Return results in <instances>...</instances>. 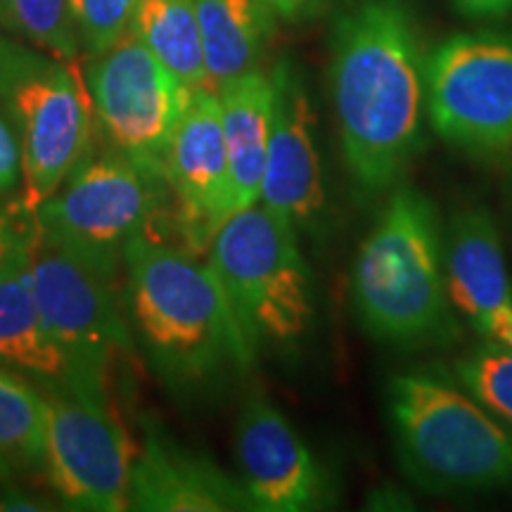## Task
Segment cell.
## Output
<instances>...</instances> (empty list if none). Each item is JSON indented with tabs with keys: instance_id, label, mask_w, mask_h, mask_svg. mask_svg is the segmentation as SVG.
<instances>
[{
	"instance_id": "1",
	"label": "cell",
	"mask_w": 512,
	"mask_h": 512,
	"mask_svg": "<svg viewBox=\"0 0 512 512\" xmlns=\"http://www.w3.org/2000/svg\"><path fill=\"white\" fill-rule=\"evenodd\" d=\"M330 91L351 178L389 190L422 143L425 107L418 36L399 0H368L337 19Z\"/></svg>"
},
{
	"instance_id": "29",
	"label": "cell",
	"mask_w": 512,
	"mask_h": 512,
	"mask_svg": "<svg viewBox=\"0 0 512 512\" xmlns=\"http://www.w3.org/2000/svg\"><path fill=\"white\" fill-rule=\"evenodd\" d=\"M486 339L501 344L508 351H512V304L505 306L503 311H498L494 318L489 320L486 330L482 332Z\"/></svg>"
},
{
	"instance_id": "11",
	"label": "cell",
	"mask_w": 512,
	"mask_h": 512,
	"mask_svg": "<svg viewBox=\"0 0 512 512\" xmlns=\"http://www.w3.org/2000/svg\"><path fill=\"white\" fill-rule=\"evenodd\" d=\"M43 470L72 510L121 512L131 494L133 448L107 403L55 387L46 392Z\"/></svg>"
},
{
	"instance_id": "21",
	"label": "cell",
	"mask_w": 512,
	"mask_h": 512,
	"mask_svg": "<svg viewBox=\"0 0 512 512\" xmlns=\"http://www.w3.org/2000/svg\"><path fill=\"white\" fill-rule=\"evenodd\" d=\"M46 415V392L0 366V472L17 475L43 467Z\"/></svg>"
},
{
	"instance_id": "26",
	"label": "cell",
	"mask_w": 512,
	"mask_h": 512,
	"mask_svg": "<svg viewBox=\"0 0 512 512\" xmlns=\"http://www.w3.org/2000/svg\"><path fill=\"white\" fill-rule=\"evenodd\" d=\"M22 181V157L8 114L0 110V197L19 190Z\"/></svg>"
},
{
	"instance_id": "28",
	"label": "cell",
	"mask_w": 512,
	"mask_h": 512,
	"mask_svg": "<svg viewBox=\"0 0 512 512\" xmlns=\"http://www.w3.org/2000/svg\"><path fill=\"white\" fill-rule=\"evenodd\" d=\"M465 17H503L512 12V0H453Z\"/></svg>"
},
{
	"instance_id": "5",
	"label": "cell",
	"mask_w": 512,
	"mask_h": 512,
	"mask_svg": "<svg viewBox=\"0 0 512 512\" xmlns=\"http://www.w3.org/2000/svg\"><path fill=\"white\" fill-rule=\"evenodd\" d=\"M207 261L252 351L309 332L313 283L299 233L259 202L216 230Z\"/></svg>"
},
{
	"instance_id": "23",
	"label": "cell",
	"mask_w": 512,
	"mask_h": 512,
	"mask_svg": "<svg viewBox=\"0 0 512 512\" xmlns=\"http://www.w3.org/2000/svg\"><path fill=\"white\" fill-rule=\"evenodd\" d=\"M463 387L489 413L512 427V351L491 342L456 363Z\"/></svg>"
},
{
	"instance_id": "24",
	"label": "cell",
	"mask_w": 512,
	"mask_h": 512,
	"mask_svg": "<svg viewBox=\"0 0 512 512\" xmlns=\"http://www.w3.org/2000/svg\"><path fill=\"white\" fill-rule=\"evenodd\" d=\"M136 3L138 0H69L76 36L88 57L105 53L131 31Z\"/></svg>"
},
{
	"instance_id": "27",
	"label": "cell",
	"mask_w": 512,
	"mask_h": 512,
	"mask_svg": "<svg viewBox=\"0 0 512 512\" xmlns=\"http://www.w3.org/2000/svg\"><path fill=\"white\" fill-rule=\"evenodd\" d=\"M275 12L278 19H287V22H299V19H309L323 8L325 0H264Z\"/></svg>"
},
{
	"instance_id": "2",
	"label": "cell",
	"mask_w": 512,
	"mask_h": 512,
	"mask_svg": "<svg viewBox=\"0 0 512 512\" xmlns=\"http://www.w3.org/2000/svg\"><path fill=\"white\" fill-rule=\"evenodd\" d=\"M121 268L133 337L166 384L192 387L252 363L254 351L209 261L147 228L128 240Z\"/></svg>"
},
{
	"instance_id": "19",
	"label": "cell",
	"mask_w": 512,
	"mask_h": 512,
	"mask_svg": "<svg viewBox=\"0 0 512 512\" xmlns=\"http://www.w3.org/2000/svg\"><path fill=\"white\" fill-rule=\"evenodd\" d=\"M207 88L261 69L275 31V12L264 0H195Z\"/></svg>"
},
{
	"instance_id": "25",
	"label": "cell",
	"mask_w": 512,
	"mask_h": 512,
	"mask_svg": "<svg viewBox=\"0 0 512 512\" xmlns=\"http://www.w3.org/2000/svg\"><path fill=\"white\" fill-rule=\"evenodd\" d=\"M36 216L22 200H0V273L31 252L36 242Z\"/></svg>"
},
{
	"instance_id": "17",
	"label": "cell",
	"mask_w": 512,
	"mask_h": 512,
	"mask_svg": "<svg viewBox=\"0 0 512 512\" xmlns=\"http://www.w3.org/2000/svg\"><path fill=\"white\" fill-rule=\"evenodd\" d=\"M235 211L259 202L273 124V76L256 69L219 91Z\"/></svg>"
},
{
	"instance_id": "16",
	"label": "cell",
	"mask_w": 512,
	"mask_h": 512,
	"mask_svg": "<svg viewBox=\"0 0 512 512\" xmlns=\"http://www.w3.org/2000/svg\"><path fill=\"white\" fill-rule=\"evenodd\" d=\"M444 256L448 302L484 332L489 320L512 304L501 233L489 211L482 207L458 211L448 228Z\"/></svg>"
},
{
	"instance_id": "15",
	"label": "cell",
	"mask_w": 512,
	"mask_h": 512,
	"mask_svg": "<svg viewBox=\"0 0 512 512\" xmlns=\"http://www.w3.org/2000/svg\"><path fill=\"white\" fill-rule=\"evenodd\" d=\"M128 510L138 512H223L252 510L242 484L230 482L209 458L166 437L152 422L143 425V444L133 453Z\"/></svg>"
},
{
	"instance_id": "14",
	"label": "cell",
	"mask_w": 512,
	"mask_h": 512,
	"mask_svg": "<svg viewBox=\"0 0 512 512\" xmlns=\"http://www.w3.org/2000/svg\"><path fill=\"white\" fill-rule=\"evenodd\" d=\"M242 489L252 510L304 512L325 498V479L311 451L271 401H247L235 432Z\"/></svg>"
},
{
	"instance_id": "10",
	"label": "cell",
	"mask_w": 512,
	"mask_h": 512,
	"mask_svg": "<svg viewBox=\"0 0 512 512\" xmlns=\"http://www.w3.org/2000/svg\"><path fill=\"white\" fill-rule=\"evenodd\" d=\"M430 124L472 155L512 150V38L460 34L425 64Z\"/></svg>"
},
{
	"instance_id": "7",
	"label": "cell",
	"mask_w": 512,
	"mask_h": 512,
	"mask_svg": "<svg viewBox=\"0 0 512 512\" xmlns=\"http://www.w3.org/2000/svg\"><path fill=\"white\" fill-rule=\"evenodd\" d=\"M0 110L22 157L19 200L36 211L91 147V93L74 64L22 43L0 72Z\"/></svg>"
},
{
	"instance_id": "12",
	"label": "cell",
	"mask_w": 512,
	"mask_h": 512,
	"mask_svg": "<svg viewBox=\"0 0 512 512\" xmlns=\"http://www.w3.org/2000/svg\"><path fill=\"white\" fill-rule=\"evenodd\" d=\"M174 228L192 254H207L216 230L235 214L219 93L197 88L171 138L164 171Z\"/></svg>"
},
{
	"instance_id": "3",
	"label": "cell",
	"mask_w": 512,
	"mask_h": 512,
	"mask_svg": "<svg viewBox=\"0 0 512 512\" xmlns=\"http://www.w3.org/2000/svg\"><path fill=\"white\" fill-rule=\"evenodd\" d=\"M439 219L413 188L392 192L354 266V302L380 342L418 344L448 328Z\"/></svg>"
},
{
	"instance_id": "20",
	"label": "cell",
	"mask_w": 512,
	"mask_h": 512,
	"mask_svg": "<svg viewBox=\"0 0 512 512\" xmlns=\"http://www.w3.org/2000/svg\"><path fill=\"white\" fill-rule=\"evenodd\" d=\"M131 31L188 91L207 88L195 0H138Z\"/></svg>"
},
{
	"instance_id": "22",
	"label": "cell",
	"mask_w": 512,
	"mask_h": 512,
	"mask_svg": "<svg viewBox=\"0 0 512 512\" xmlns=\"http://www.w3.org/2000/svg\"><path fill=\"white\" fill-rule=\"evenodd\" d=\"M0 24L55 60L74 64L81 53L69 0H0Z\"/></svg>"
},
{
	"instance_id": "8",
	"label": "cell",
	"mask_w": 512,
	"mask_h": 512,
	"mask_svg": "<svg viewBox=\"0 0 512 512\" xmlns=\"http://www.w3.org/2000/svg\"><path fill=\"white\" fill-rule=\"evenodd\" d=\"M29 275L43 323L67 361V389L110 406V370L136 344L117 278L91 271L38 235Z\"/></svg>"
},
{
	"instance_id": "9",
	"label": "cell",
	"mask_w": 512,
	"mask_h": 512,
	"mask_svg": "<svg viewBox=\"0 0 512 512\" xmlns=\"http://www.w3.org/2000/svg\"><path fill=\"white\" fill-rule=\"evenodd\" d=\"M86 86L105 143L166 185V155L192 91L133 31L91 57Z\"/></svg>"
},
{
	"instance_id": "6",
	"label": "cell",
	"mask_w": 512,
	"mask_h": 512,
	"mask_svg": "<svg viewBox=\"0 0 512 512\" xmlns=\"http://www.w3.org/2000/svg\"><path fill=\"white\" fill-rule=\"evenodd\" d=\"M164 195L166 185L112 145H91L36 207L38 238L95 273L119 278L128 240L152 226Z\"/></svg>"
},
{
	"instance_id": "31",
	"label": "cell",
	"mask_w": 512,
	"mask_h": 512,
	"mask_svg": "<svg viewBox=\"0 0 512 512\" xmlns=\"http://www.w3.org/2000/svg\"><path fill=\"white\" fill-rule=\"evenodd\" d=\"M19 46H22V43L12 41L8 31H5L3 24H0V72H3L5 64H8V62L12 60V55L17 53Z\"/></svg>"
},
{
	"instance_id": "13",
	"label": "cell",
	"mask_w": 512,
	"mask_h": 512,
	"mask_svg": "<svg viewBox=\"0 0 512 512\" xmlns=\"http://www.w3.org/2000/svg\"><path fill=\"white\" fill-rule=\"evenodd\" d=\"M273 124L259 204L297 233L309 230L325 207V185L316 147V112L290 64L271 72Z\"/></svg>"
},
{
	"instance_id": "30",
	"label": "cell",
	"mask_w": 512,
	"mask_h": 512,
	"mask_svg": "<svg viewBox=\"0 0 512 512\" xmlns=\"http://www.w3.org/2000/svg\"><path fill=\"white\" fill-rule=\"evenodd\" d=\"M0 510H48V505H41L36 496L27 494L19 486H8V491L0 496Z\"/></svg>"
},
{
	"instance_id": "4",
	"label": "cell",
	"mask_w": 512,
	"mask_h": 512,
	"mask_svg": "<svg viewBox=\"0 0 512 512\" xmlns=\"http://www.w3.org/2000/svg\"><path fill=\"white\" fill-rule=\"evenodd\" d=\"M401 463L439 494L512 484V434L470 392L425 373L394 375L387 387Z\"/></svg>"
},
{
	"instance_id": "18",
	"label": "cell",
	"mask_w": 512,
	"mask_h": 512,
	"mask_svg": "<svg viewBox=\"0 0 512 512\" xmlns=\"http://www.w3.org/2000/svg\"><path fill=\"white\" fill-rule=\"evenodd\" d=\"M29 254L0 273V366L48 389L69 387L67 361L38 311Z\"/></svg>"
}]
</instances>
